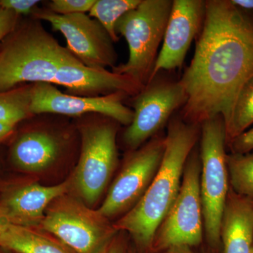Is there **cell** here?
<instances>
[{"instance_id":"cell-1","label":"cell","mask_w":253,"mask_h":253,"mask_svg":"<svg viewBox=\"0 0 253 253\" xmlns=\"http://www.w3.org/2000/svg\"><path fill=\"white\" fill-rule=\"evenodd\" d=\"M253 77V17L230 0L206 1L202 33L179 81L186 122L221 116L226 129L239 92Z\"/></svg>"},{"instance_id":"cell-2","label":"cell","mask_w":253,"mask_h":253,"mask_svg":"<svg viewBox=\"0 0 253 253\" xmlns=\"http://www.w3.org/2000/svg\"><path fill=\"white\" fill-rule=\"evenodd\" d=\"M199 136L198 125L173 119L165 137L161 166L144 196L114 224L142 249L152 246L158 228L177 197L186 163Z\"/></svg>"},{"instance_id":"cell-3","label":"cell","mask_w":253,"mask_h":253,"mask_svg":"<svg viewBox=\"0 0 253 253\" xmlns=\"http://www.w3.org/2000/svg\"><path fill=\"white\" fill-rule=\"evenodd\" d=\"M38 18L19 21L0 44V91L26 84H54L60 68L76 59Z\"/></svg>"},{"instance_id":"cell-4","label":"cell","mask_w":253,"mask_h":253,"mask_svg":"<svg viewBox=\"0 0 253 253\" xmlns=\"http://www.w3.org/2000/svg\"><path fill=\"white\" fill-rule=\"evenodd\" d=\"M77 120L81 151L71 179L72 188L86 206L92 208L109 185L118 163L117 121L97 113Z\"/></svg>"},{"instance_id":"cell-5","label":"cell","mask_w":253,"mask_h":253,"mask_svg":"<svg viewBox=\"0 0 253 253\" xmlns=\"http://www.w3.org/2000/svg\"><path fill=\"white\" fill-rule=\"evenodd\" d=\"M172 6L170 0H141L135 9L118 20L116 33L126 40L129 58L126 63L116 65L111 71L129 76L142 85L147 84Z\"/></svg>"},{"instance_id":"cell-6","label":"cell","mask_w":253,"mask_h":253,"mask_svg":"<svg viewBox=\"0 0 253 253\" xmlns=\"http://www.w3.org/2000/svg\"><path fill=\"white\" fill-rule=\"evenodd\" d=\"M226 144V126L222 116H215L202 123L200 190L206 236L215 246L221 242V219L230 189Z\"/></svg>"},{"instance_id":"cell-7","label":"cell","mask_w":253,"mask_h":253,"mask_svg":"<svg viewBox=\"0 0 253 253\" xmlns=\"http://www.w3.org/2000/svg\"><path fill=\"white\" fill-rule=\"evenodd\" d=\"M40 227L74 253H99L118 232L109 219L69 193L48 206Z\"/></svg>"},{"instance_id":"cell-8","label":"cell","mask_w":253,"mask_h":253,"mask_svg":"<svg viewBox=\"0 0 253 253\" xmlns=\"http://www.w3.org/2000/svg\"><path fill=\"white\" fill-rule=\"evenodd\" d=\"M200 156L190 154L177 197L158 228L152 246L166 251L173 247L191 248L202 242L204 216L201 202Z\"/></svg>"},{"instance_id":"cell-9","label":"cell","mask_w":253,"mask_h":253,"mask_svg":"<svg viewBox=\"0 0 253 253\" xmlns=\"http://www.w3.org/2000/svg\"><path fill=\"white\" fill-rule=\"evenodd\" d=\"M32 16L51 25L67 42V48L86 67L111 69L116 66L118 54L114 42L104 26L86 13L54 14L46 7H37Z\"/></svg>"},{"instance_id":"cell-10","label":"cell","mask_w":253,"mask_h":253,"mask_svg":"<svg viewBox=\"0 0 253 253\" xmlns=\"http://www.w3.org/2000/svg\"><path fill=\"white\" fill-rule=\"evenodd\" d=\"M165 151V137L153 138L131 151L106 199L96 211L109 219L127 212L146 193L156 176Z\"/></svg>"},{"instance_id":"cell-11","label":"cell","mask_w":253,"mask_h":253,"mask_svg":"<svg viewBox=\"0 0 253 253\" xmlns=\"http://www.w3.org/2000/svg\"><path fill=\"white\" fill-rule=\"evenodd\" d=\"M134 97L132 121L123 136L125 145L131 151L139 149L157 134L186 101L179 82H157L155 78Z\"/></svg>"},{"instance_id":"cell-12","label":"cell","mask_w":253,"mask_h":253,"mask_svg":"<svg viewBox=\"0 0 253 253\" xmlns=\"http://www.w3.org/2000/svg\"><path fill=\"white\" fill-rule=\"evenodd\" d=\"M128 95L116 92L96 97L75 96L49 83L33 84L31 104L33 116L54 114L77 118L90 113L104 115L127 126L132 121V109L124 104Z\"/></svg>"},{"instance_id":"cell-13","label":"cell","mask_w":253,"mask_h":253,"mask_svg":"<svg viewBox=\"0 0 253 253\" xmlns=\"http://www.w3.org/2000/svg\"><path fill=\"white\" fill-rule=\"evenodd\" d=\"M205 12L206 1H172L162 49L156 60L148 83L156 78L161 71H170L182 66L191 42L201 31Z\"/></svg>"},{"instance_id":"cell-14","label":"cell","mask_w":253,"mask_h":253,"mask_svg":"<svg viewBox=\"0 0 253 253\" xmlns=\"http://www.w3.org/2000/svg\"><path fill=\"white\" fill-rule=\"evenodd\" d=\"M71 189V178L53 186L37 182L17 184L3 191L0 196V208L10 224L38 228L48 206L55 199L69 193Z\"/></svg>"},{"instance_id":"cell-15","label":"cell","mask_w":253,"mask_h":253,"mask_svg":"<svg viewBox=\"0 0 253 253\" xmlns=\"http://www.w3.org/2000/svg\"><path fill=\"white\" fill-rule=\"evenodd\" d=\"M68 144V136L41 123L16 137L10 148V161L22 172H42L63 157Z\"/></svg>"},{"instance_id":"cell-16","label":"cell","mask_w":253,"mask_h":253,"mask_svg":"<svg viewBox=\"0 0 253 253\" xmlns=\"http://www.w3.org/2000/svg\"><path fill=\"white\" fill-rule=\"evenodd\" d=\"M223 253H251L253 249V206L251 199L229 189L221 219Z\"/></svg>"},{"instance_id":"cell-17","label":"cell","mask_w":253,"mask_h":253,"mask_svg":"<svg viewBox=\"0 0 253 253\" xmlns=\"http://www.w3.org/2000/svg\"><path fill=\"white\" fill-rule=\"evenodd\" d=\"M0 248L16 253H74L54 236L37 228L9 224L0 236Z\"/></svg>"},{"instance_id":"cell-18","label":"cell","mask_w":253,"mask_h":253,"mask_svg":"<svg viewBox=\"0 0 253 253\" xmlns=\"http://www.w3.org/2000/svg\"><path fill=\"white\" fill-rule=\"evenodd\" d=\"M33 84L0 91V121L20 123L33 117L31 111Z\"/></svg>"},{"instance_id":"cell-19","label":"cell","mask_w":253,"mask_h":253,"mask_svg":"<svg viewBox=\"0 0 253 253\" xmlns=\"http://www.w3.org/2000/svg\"><path fill=\"white\" fill-rule=\"evenodd\" d=\"M229 185L236 194L253 198V151L226 155Z\"/></svg>"},{"instance_id":"cell-20","label":"cell","mask_w":253,"mask_h":253,"mask_svg":"<svg viewBox=\"0 0 253 253\" xmlns=\"http://www.w3.org/2000/svg\"><path fill=\"white\" fill-rule=\"evenodd\" d=\"M141 0H96L89 15L95 18L109 33L113 42L119 41L116 31L118 20L128 11L135 9Z\"/></svg>"},{"instance_id":"cell-21","label":"cell","mask_w":253,"mask_h":253,"mask_svg":"<svg viewBox=\"0 0 253 253\" xmlns=\"http://www.w3.org/2000/svg\"><path fill=\"white\" fill-rule=\"evenodd\" d=\"M253 125V77L243 86L226 127V144L248 130Z\"/></svg>"},{"instance_id":"cell-22","label":"cell","mask_w":253,"mask_h":253,"mask_svg":"<svg viewBox=\"0 0 253 253\" xmlns=\"http://www.w3.org/2000/svg\"><path fill=\"white\" fill-rule=\"evenodd\" d=\"M96 0H52L48 1L46 8L59 15L89 12Z\"/></svg>"},{"instance_id":"cell-23","label":"cell","mask_w":253,"mask_h":253,"mask_svg":"<svg viewBox=\"0 0 253 253\" xmlns=\"http://www.w3.org/2000/svg\"><path fill=\"white\" fill-rule=\"evenodd\" d=\"M41 2L38 0H0V7L13 11L19 16H31Z\"/></svg>"},{"instance_id":"cell-24","label":"cell","mask_w":253,"mask_h":253,"mask_svg":"<svg viewBox=\"0 0 253 253\" xmlns=\"http://www.w3.org/2000/svg\"><path fill=\"white\" fill-rule=\"evenodd\" d=\"M228 144L232 154H244L253 151V127L236 136Z\"/></svg>"},{"instance_id":"cell-25","label":"cell","mask_w":253,"mask_h":253,"mask_svg":"<svg viewBox=\"0 0 253 253\" xmlns=\"http://www.w3.org/2000/svg\"><path fill=\"white\" fill-rule=\"evenodd\" d=\"M21 16L0 7V44L17 26Z\"/></svg>"},{"instance_id":"cell-26","label":"cell","mask_w":253,"mask_h":253,"mask_svg":"<svg viewBox=\"0 0 253 253\" xmlns=\"http://www.w3.org/2000/svg\"><path fill=\"white\" fill-rule=\"evenodd\" d=\"M99 253H126V244L122 237L116 235Z\"/></svg>"},{"instance_id":"cell-27","label":"cell","mask_w":253,"mask_h":253,"mask_svg":"<svg viewBox=\"0 0 253 253\" xmlns=\"http://www.w3.org/2000/svg\"><path fill=\"white\" fill-rule=\"evenodd\" d=\"M18 123L9 121H0V143L14 132Z\"/></svg>"},{"instance_id":"cell-28","label":"cell","mask_w":253,"mask_h":253,"mask_svg":"<svg viewBox=\"0 0 253 253\" xmlns=\"http://www.w3.org/2000/svg\"><path fill=\"white\" fill-rule=\"evenodd\" d=\"M231 3L242 9L253 10V0H230Z\"/></svg>"},{"instance_id":"cell-29","label":"cell","mask_w":253,"mask_h":253,"mask_svg":"<svg viewBox=\"0 0 253 253\" xmlns=\"http://www.w3.org/2000/svg\"><path fill=\"white\" fill-rule=\"evenodd\" d=\"M164 251L163 253H195L191 251V248L184 247V246L170 248Z\"/></svg>"},{"instance_id":"cell-30","label":"cell","mask_w":253,"mask_h":253,"mask_svg":"<svg viewBox=\"0 0 253 253\" xmlns=\"http://www.w3.org/2000/svg\"><path fill=\"white\" fill-rule=\"evenodd\" d=\"M10 224L9 220L5 215L2 210L0 208V236L2 234L3 231L6 229V226Z\"/></svg>"},{"instance_id":"cell-31","label":"cell","mask_w":253,"mask_h":253,"mask_svg":"<svg viewBox=\"0 0 253 253\" xmlns=\"http://www.w3.org/2000/svg\"><path fill=\"white\" fill-rule=\"evenodd\" d=\"M251 199V202H252V204H253V198H252V199Z\"/></svg>"},{"instance_id":"cell-32","label":"cell","mask_w":253,"mask_h":253,"mask_svg":"<svg viewBox=\"0 0 253 253\" xmlns=\"http://www.w3.org/2000/svg\"><path fill=\"white\" fill-rule=\"evenodd\" d=\"M1 248H0V253H4V252H3V251H1Z\"/></svg>"},{"instance_id":"cell-33","label":"cell","mask_w":253,"mask_h":253,"mask_svg":"<svg viewBox=\"0 0 253 253\" xmlns=\"http://www.w3.org/2000/svg\"><path fill=\"white\" fill-rule=\"evenodd\" d=\"M251 253H253V249L252 250V251H251Z\"/></svg>"},{"instance_id":"cell-34","label":"cell","mask_w":253,"mask_h":253,"mask_svg":"<svg viewBox=\"0 0 253 253\" xmlns=\"http://www.w3.org/2000/svg\"><path fill=\"white\" fill-rule=\"evenodd\" d=\"M130 253H135L133 252V251H132V252H130Z\"/></svg>"}]
</instances>
